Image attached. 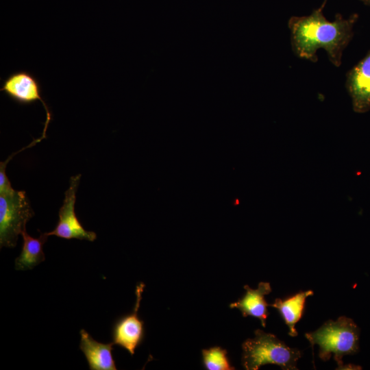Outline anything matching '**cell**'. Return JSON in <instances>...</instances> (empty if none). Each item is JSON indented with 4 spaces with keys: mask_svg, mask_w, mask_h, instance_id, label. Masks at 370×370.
<instances>
[{
    "mask_svg": "<svg viewBox=\"0 0 370 370\" xmlns=\"http://www.w3.org/2000/svg\"><path fill=\"white\" fill-rule=\"evenodd\" d=\"M324 6L321 4L310 15L288 19L291 45L295 56L312 62L318 61L317 50L323 49L330 62L339 67L343 52L352 39L358 15L352 14L345 18L337 13L334 20L330 21L323 14Z\"/></svg>",
    "mask_w": 370,
    "mask_h": 370,
    "instance_id": "obj_1",
    "label": "cell"
},
{
    "mask_svg": "<svg viewBox=\"0 0 370 370\" xmlns=\"http://www.w3.org/2000/svg\"><path fill=\"white\" fill-rule=\"evenodd\" d=\"M360 330L355 322L346 317L329 320L318 330L305 334L311 346L319 345V358L327 361L333 354L338 369H343L342 358L358 350Z\"/></svg>",
    "mask_w": 370,
    "mask_h": 370,
    "instance_id": "obj_2",
    "label": "cell"
},
{
    "mask_svg": "<svg viewBox=\"0 0 370 370\" xmlns=\"http://www.w3.org/2000/svg\"><path fill=\"white\" fill-rule=\"evenodd\" d=\"M242 349V365L247 370H257L266 364L284 370L297 369V362L301 356L298 349L289 347L274 334L259 329L254 338L244 341Z\"/></svg>",
    "mask_w": 370,
    "mask_h": 370,
    "instance_id": "obj_3",
    "label": "cell"
},
{
    "mask_svg": "<svg viewBox=\"0 0 370 370\" xmlns=\"http://www.w3.org/2000/svg\"><path fill=\"white\" fill-rule=\"evenodd\" d=\"M34 215L24 190L0 194V245L14 247L27 222Z\"/></svg>",
    "mask_w": 370,
    "mask_h": 370,
    "instance_id": "obj_4",
    "label": "cell"
},
{
    "mask_svg": "<svg viewBox=\"0 0 370 370\" xmlns=\"http://www.w3.org/2000/svg\"><path fill=\"white\" fill-rule=\"evenodd\" d=\"M10 99L20 105H30L39 101L46 112V121L42 138H46V132L51 119V114L41 95V86L38 79L30 72L18 71L8 75L0 89Z\"/></svg>",
    "mask_w": 370,
    "mask_h": 370,
    "instance_id": "obj_5",
    "label": "cell"
},
{
    "mask_svg": "<svg viewBox=\"0 0 370 370\" xmlns=\"http://www.w3.org/2000/svg\"><path fill=\"white\" fill-rule=\"evenodd\" d=\"M81 175L70 178L69 187L64 193L63 204L59 210V221L53 230L45 232L49 236H56L64 239L76 238L94 241L97 234L94 232L86 230L75 212L76 192L80 181Z\"/></svg>",
    "mask_w": 370,
    "mask_h": 370,
    "instance_id": "obj_6",
    "label": "cell"
},
{
    "mask_svg": "<svg viewBox=\"0 0 370 370\" xmlns=\"http://www.w3.org/2000/svg\"><path fill=\"white\" fill-rule=\"evenodd\" d=\"M144 286L143 283L137 286L136 301L132 312L118 319L112 330L113 344L124 348L132 356L142 343L145 335L144 322L138 315Z\"/></svg>",
    "mask_w": 370,
    "mask_h": 370,
    "instance_id": "obj_7",
    "label": "cell"
},
{
    "mask_svg": "<svg viewBox=\"0 0 370 370\" xmlns=\"http://www.w3.org/2000/svg\"><path fill=\"white\" fill-rule=\"evenodd\" d=\"M345 88L357 113L370 110V49L346 74Z\"/></svg>",
    "mask_w": 370,
    "mask_h": 370,
    "instance_id": "obj_8",
    "label": "cell"
},
{
    "mask_svg": "<svg viewBox=\"0 0 370 370\" xmlns=\"http://www.w3.org/2000/svg\"><path fill=\"white\" fill-rule=\"evenodd\" d=\"M79 349L84 353L90 370H116L112 356L113 343H103L95 340L84 329L79 331Z\"/></svg>",
    "mask_w": 370,
    "mask_h": 370,
    "instance_id": "obj_9",
    "label": "cell"
},
{
    "mask_svg": "<svg viewBox=\"0 0 370 370\" xmlns=\"http://www.w3.org/2000/svg\"><path fill=\"white\" fill-rule=\"evenodd\" d=\"M246 291L244 296L230 305L231 308H238L244 317L251 316L260 319L263 327L266 326V320L269 315L267 306L269 304L264 296L271 292L269 282H260L256 289L245 285Z\"/></svg>",
    "mask_w": 370,
    "mask_h": 370,
    "instance_id": "obj_10",
    "label": "cell"
},
{
    "mask_svg": "<svg viewBox=\"0 0 370 370\" xmlns=\"http://www.w3.org/2000/svg\"><path fill=\"white\" fill-rule=\"evenodd\" d=\"M313 294L314 293L311 290L300 291L284 299L277 298L273 304L270 305L278 310L288 327V334L291 336H296L298 334L295 329V324L302 317L306 298Z\"/></svg>",
    "mask_w": 370,
    "mask_h": 370,
    "instance_id": "obj_11",
    "label": "cell"
},
{
    "mask_svg": "<svg viewBox=\"0 0 370 370\" xmlns=\"http://www.w3.org/2000/svg\"><path fill=\"white\" fill-rule=\"evenodd\" d=\"M23 243L20 255L15 259L16 270L32 269L45 260L43 245L47 240L46 233H40L38 238L29 236L24 229L21 233Z\"/></svg>",
    "mask_w": 370,
    "mask_h": 370,
    "instance_id": "obj_12",
    "label": "cell"
},
{
    "mask_svg": "<svg viewBox=\"0 0 370 370\" xmlns=\"http://www.w3.org/2000/svg\"><path fill=\"white\" fill-rule=\"evenodd\" d=\"M203 362L208 370L234 369L227 358V351L220 347H213L202 350Z\"/></svg>",
    "mask_w": 370,
    "mask_h": 370,
    "instance_id": "obj_13",
    "label": "cell"
},
{
    "mask_svg": "<svg viewBox=\"0 0 370 370\" xmlns=\"http://www.w3.org/2000/svg\"><path fill=\"white\" fill-rule=\"evenodd\" d=\"M328 0H324L323 2V5H325ZM361 2H362L364 4L370 6V0H360Z\"/></svg>",
    "mask_w": 370,
    "mask_h": 370,
    "instance_id": "obj_14",
    "label": "cell"
}]
</instances>
